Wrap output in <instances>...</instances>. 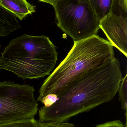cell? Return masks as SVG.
<instances>
[{
	"label": "cell",
	"mask_w": 127,
	"mask_h": 127,
	"mask_svg": "<svg viewBox=\"0 0 127 127\" xmlns=\"http://www.w3.org/2000/svg\"><path fill=\"white\" fill-rule=\"evenodd\" d=\"M123 78L120 62L114 57L67 85L57 95L55 103L40 109L39 121L66 122L109 102L118 92Z\"/></svg>",
	"instance_id": "cell-1"
},
{
	"label": "cell",
	"mask_w": 127,
	"mask_h": 127,
	"mask_svg": "<svg viewBox=\"0 0 127 127\" xmlns=\"http://www.w3.org/2000/svg\"><path fill=\"white\" fill-rule=\"evenodd\" d=\"M115 57L112 44L97 35L74 41L67 56L43 82L37 101L49 94L57 95L70 83Z\"/></svg>",
	"instance_id": "cell-2"
},
{
	"label": "cell",
	"mask_w": 127,
	"mask_h": 127,
	"mask_svg": "<svg viewBox=\"0 0 127 127\" xmlns=\"http://www.w3.org/2000/svg\"><path fill=\"white\" fill-rule=\"evenodd\" d=\"M56 47L44 35L24 34L10 41L0 58V69L23 80L49 75L57 60Z\"/></svg>",
	"instance_id": "cell-3"
},
{
	"label": "cell",
	"mask_w": 127,
	"mask_h": 127,
	"mask_svg": "<svg viewBox=\"0 0 127 127\" xmlns=\"http://www.w3.org/2000/svg\"><path fill=\"white\" fill-rule=\"evenodd\" d=\"M51 5L57 27L74 41L97 34L100 22L89 0H57Z\"/></svg>",
	"instance_id": "cell-4"
},
{
	"label": "cell",
	"mask_w": 127,
	"mask_h": 127,
	"mask_svg": "<svg viewBox=\"0 0 127 127\" xmlns=\"http://www.w3.org/2000/svg\"><path fill=\"white\" fill-rule=\"evenodd\" d=\"M34 91L29 85L0 82V125L34 118L39 109Z\"/></svg>",
	"instance_id": "cell-5"
},
{
	"label": "cell",
	"mask_w": 127,
	"mask_h": 127,
	"mask_svg": "<svg viewBox=\"0 0 127 127\" xmlns=\"http://www.w3.org/2000/svg\"><path fill=\"white\" fill-rule=\"evenodd\" d=\"M100 28L113 47L127 57V0H113L110 12L100 22Z\"/></svg>",
	"instance_id": "cell-6"
},
{
	"label": "cell",
	"mask_w": 127,
	"mask_h": 127,
	"mask_svg": "<svg viewBox=\"0 0 127 127\" xmlns=\"http://www.w3.org/2000/svg\"><path fill=\"white\" fill-rule=\"evenodd\" d=\"M0 5L13 13L20 20L36 11V6L27 0H0Z\"/></svg>",
	"instance_id": "cell-7"
},
{
	"label": "cell",
	"mask_w": 127,
	"mask_h": 127,
	"mask_svg": "<svg viewBox=\"0 0 127 127\" xmlns=\"http://www.w3.org/2000/svg\"><path fill=\"white\" fill-rule=\"evenodd\" d=\"M17 18L0 5V37L6 36L21 27Z\"/></svg>",
	"instance_id": "cell-8"
},
{
	"label": "cell",
	"mask_w": 127,
	"mask_h": 127,
	"mask_svg": "<svg viewBox=\"0 0 127 127\" xmlns=\"http://www.w3.org/2000/svg\"><path fill=\"white\" fill-rule=\"evenodd\" d=\"M90 4L99 21L111 10L113 0H89Z\"/></svg>",
	"instance_id": "cell-9"
},
{
	"label": "cell",
	"mask_w": 127,
	"mask_h": 127,
	"mask_svg": "<svg viewBox=\"0 0 127 127\" xmlns=\"http://www.w3.org/2000/svg\"><path fill=\"white\" fill-rule=\"evenodd\" d=\"M0 127H40V122L34 118L22 119L0 124Z\"/></svg>",
	"instance_id": "cell-10"
},
{
	"label": "cell",
	"mask_w": 127,
	"mask_h": 127,
	"mask_svg": "<svg viewBox=\"0 0 127 127\" xmlns=\"http://www.w3.org/2000/svg\"><path fill=\"white\" fill-rule=\"evenodd\" d=\"M119 100L122 109L127 111V74L123 77L119 87Z\"/></svg>",
	"instance_id": "cell-11"
},
{
	"label": "cell",
	"mask_w": 127,
	"mask_h": 127,
	"mask_svg": "<svg viewBox=\"0 0 127 127\" xmlns=\"http://www.w3.org/2000/svg\"><path fill=\"white\" fill-rule=\"evenodd\" d=\"M58 99L57 95L55 94H50L44 97L41 102L44 104V106L49 107L57 101Z\"/></svg>",
	"instance_id": "cell-12"
},
{
	"label": "cell",
	"mask_w": 127,
	"mask_h": 127,
	"mask_svg": "<svg viewBox=\"0 0 127 127\" xmlns=\"http://www.w3.org/2000/svg\"><path fill=\"white\" fill-rule=\"evenodd\" d=\"M95 127H127V125L120 120H117L98 125Z\"/></svg>",
	"instance_id": "cell-13"
},
{
	"label": "cell",
	"mask_w": 127,
	"mask_h": 127,
	"mask_svg": "<svg viewBox=\"0 0 127 127\" xmlns=\"http://www.w3.org/2000/svg\"><path fill=\"white\" fill-rule=\"evenodd\" d=\"M60 124L55 122L40 123V127H59Z\"/></svg>",
	"instance_id": "cell-14"
},
{
	"label": "cell",
	"mask_w": 127,
	"mask_h": 127,
	"mask_svg": "<svg viewBox=\"0 0 127 127\" xmlns=\"http://www.w3.org/2000/svg\"><path fill=\"white\" fill-rule=\"evenodd\" d=\"M59 127H76L74 124L67 122H63L60 124Z\"/></svg>",
	"instance_id": "cell-15"
},
{
	"label": "cell",
	"mask_w": 127,
	"mask_h": 127,
	"mask_svg": "<svg viewBox=\"0 0 127 127\" xmlns=\"http://www.w3.org/2000/svg\"><path fill=\"white\" fill-rule=\"evenodd\" d=\"M38 0L42 2L47 3L50 4L52 5V4L54 3L57 0Z\"/></svg>",
	"instance_id": "cell-16"
}]
</instances>
